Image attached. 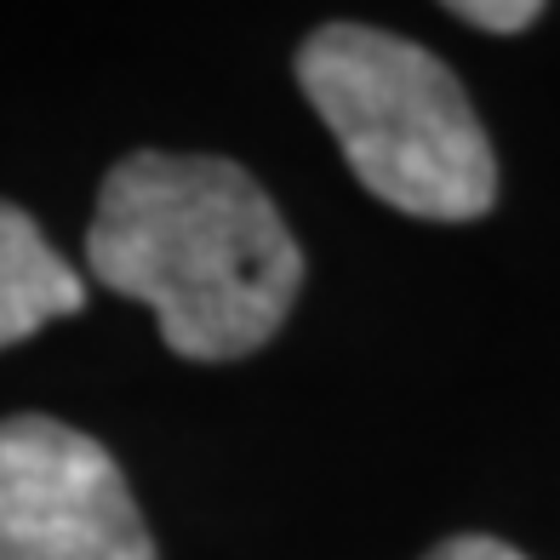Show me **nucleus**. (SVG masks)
I'll list each match as a JSON object with an SVG mask.
<instances>
[{
  "label": "nucleus",
  "mask_w": 560,
  "mask_h": 560,
  "mask_svg": "<svg viewBox=\"0 0 560 560\" xmlns=\"http://www.w3.org/2000/svg\"><path fill=\"white\" fill-rule=\"evenodd\" d=\"M97 287L155 310L184 361H241L292 315L303 252L246 166L223 155L138 149L104 189L86 229Z\"/></svg>",
  "instance_id": "f257e3e1"
},
{
  "label": "nucleus",
  "mask_w": 560,
  "mask_h": 560,
  "mask_svg": "<svg viewBox=\"0 0 560 560\" xmlns=\"http://www.w3.org/2000/svg\"><path fill=\"white\" fill-rule=\"evenodd\" d=\"M298 86L384 207L429 223L487 218L498 161L457 74L418 40L326 23L298 46Z\"/></svg>",
  "instance_id": "f03ea898"
},
{
  "label": "nucleus",
  "mask_w": 560,
  "mask_h": 560,
  "mask_svg": "<svg viewBox=\"0 0 560 560\" xmlns=\"http://www.w3.org/2000/svg\"><path fill=\"white\" fill-rule=\"evenodd\" d=\"M0 560H155L120 464L58 418L0 423Z\"/></svg>",
  "instance_id": "7ed1b4c3"
},
{
  "label": "nucleus",
  "mask_w": 560,
  "mask_h": 560,
  "mask_svg": "<svg viewBox=\"0 0 560 560\" xmlns=\"http://www.w3.org/2000/svg\"><path fill=\"white\" fill-rule=\"evenodd\" d=\"M86 303L81 275L35 229V218L0 200V349L35 338L46 320H63Z\"/></svg>",
  "instance_id": "20e7f679"
},
{
  "label": "nucleus",
  "mask_w": 560,
  "mask_h": 560,
  "mask_svg": "<svg viewBox=\"0 0 560 560\" xmlns=\"http://www.w3.org/2000/svg\"><path fill=\"white\" fill-rule=\"evenodd\" d=\"M452 18L475 23V30L515 35V30H526V23H538V18H544V7H538V0H498V7H492V0H457Z\"/></svg>",
  "instance_id": "39448f33"
},
{
  "label": "nucleus",
  "mask_w": 560,
  "mask_h": 560,
  "mask_svg": "<svg viewBox=\"0 0 560 560\" xmlns=\"http://www.w3.org/2000/svg\"><path fill=\"white\" fill-rule=\"evenodd\" d=\"M423 560H526L521 549H509L503 538H480V532H469V538H446L435 544Z\"/></svg>",
  "instance_id": "423d86ee"
}]
</instances>
